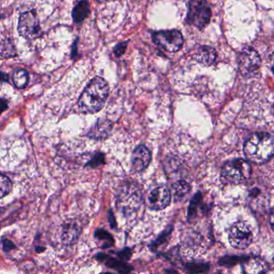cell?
<instances>
[{
	"label": "cell",
	"mask_w": 274,
	"mask_h": 274,
	"mask_svg": "<svg viewBox=\"0 0 274 274\" xmlns=\"http://www.w3.org/2000/svg\"><path fill=\"white\" fill-rule=\"evenodd\" d=\"M244 154L251 163L266 164L274 154V138L265 132L252 134L244 143Z\"/></svg>",
	"instance_id": "2"
},
{
	"label": "cell",
	"mask_w": 274,
	"mask_h": 274,
	"mask_svg": "<svg viewBox=\"0 0 274 274\" xmlns=\"http://www.w3.org/2000/svg\"><path fill=\"white\" fill-rule=\"evenodd\" d=\"M0 182H1V188H0V197L4 198L7 195L11 192L12 190V181L10 180L8 177L5 175H1L0 178Z\"/></svg>",
	"instance_id": "19"
},
{
	"label": "cell",
	"mask_w": 274,
	"mask_h": 274,
	"mask_svg": "<svg viewBox=\"0 0 274 274\" xmlns=\"http://www.w3.org/2000/svg\"><path fill=\"white\" fill-rule=\"evenodd\" d=\"M3 245H4V250L12 249L14 247L13 244L11 241H9V240H4L3 241Z\"/></svg>",
	"instance_id": "23"
},
{
	"label": "cell",
	"mask_w": 274,
	"mask_h": 274,
	"mask_svg": "<svg viewBox=\"0 0 274 274\" xmlns=\"http://www.w3.org/2000/svg\"><path fill=\"white\" fill-rule=\"evenodd\" d=\"M89 14V4L86 0H81L73 11V19L77 24L82 23Z\"/></svg>",
	"instance_id": "15"
},
{
	"label": "cell",
	"mask_w": 274,
	"mask_h": 274,
	"mask_svg": "<svg viewBox=\"0 0 274 274\" xmlns=\"http://www.w3.org/2000/svg\"><path fill=\"white\" fill-rule=\"evenodd\" d=\"M143 204L141 192L134 186L122 188L117 197V205L119 211L126 217L136 215Z\"/></svg>",
	"instance_id": "4"
},
{
	"label": "cell",
	"mask_w": 274,
	"mask_h": 274,
	"mask_svg": "<svg viewBox=\"0 0 274 274\" xmlns=\"http://www.w3.org/2000/svg\"><path fill=\"white\" fill-rule=\"evenodd\" d=\"M244 271L246 272H266V268L264 263L257 260H252V261L246 262L244 266Z\"/></svg>",
	"instance_id": "18"
},
{
	"label": "cell",
	"mask_w": 274,
	"mask_h": 274,
	"mask_svg": "<svg viewBox=\"0 0 274 274\" xmlns=\"http://www.w3.org/2000/svg\"><path fill=\"white\" fill-rule=\"evenodd\" d=\"M128 41L122 42V43H119L118 45L115 47V50H113V53L116 55L117 57H121L123 53H125V51L126 50V48H127Z\"/></svg>",
	"instance_id": "21"
},
{
	"label": "cell",
	"mask_w": 274,
	"mask_h": 274,
	"mask_svg": "<svg viewBox=\"0 0 274 274\" xmlns=\"http://www.w3.org/2000/svg\"><path fill=\"white\" fill-rule=\"evenodd\" d=\"M112 129L110 122L105 120L98 121V123L89 131V137L94 139H103L109 134Z\"/></svg>",
	"instance_id": "14"
},
{
	"label": "cell",
	"mask_w": 274,
	"mask_h": 274,
	"mask_svg": "<svg viewBox=\"0 0 274 274\" xmlns=\"http://www.w3.org/2000/svg\"><path fill=\"white\" fill-rule=\"evenodd\" d=\"M150 150L144 145H139L133 150L131 157V167L133 172H143L147 170L151 162Z\"/></svg>",
	"instance_id": "11"
},
{
	"label": "cell",
	"mask_w": 274,
	"mask_h": 274,
	"mask_svg": "<svg viewBox=\"0 0 274 274\" xmlns=\"http://www.w3.org/2000/svg\"><path fill=\"white\" fill-rule=\"evenodd\" d=\"M147 200L151 210H164L171 203V193L167 187L157 186L150 191Z\"/></svg>",
	"instance_id": "10"
},
{
	"label": "cell",
	"mask_w": 274,
	"mask_h": 274,
	"mask_svg": "<svg viewBox=\"0 0 274 274\" xmlns=\"http://www.w3.org/2000/svg\"><path fill=\"white\" fill-rule=\"evenodd\" d=\"M1 105H2L3 111L5 110V109L8 108V103H7L6 100L2 99V101H1Z\"/></svg>",
	"instance_id": "25"
},
{
	"label": "cell",
	"mask_w": 274,
	"mask_h": 274,
	"mask_svg": "<svg viewBox=\"0 0 274 274\" xmlns=\"http://www.w3.org/2000/svg\"><path fill=\"white\" fill-rule=\"evenodd\" d=\"M229 240L233 248L245 249L253 242L254 233L248 224L237 222L229 229Z\"/></svg>",
	"instance_id": "6"
},
{
	"label": "cell",
	"mask_w": 274,
	"mask_h": 274,
	"mask_svg": "<svg viewBox=\"0 0 274 274\" xmlns=\"http://www.w3.org/2000/svg\"><path fill=\"white\" fill-rule=\"evenodd\" d=\"M98 1L100 3H105L108 2V1H110V0H98Z\"/></svg>",
	"instance_id": "27"
},
{
	"label": "cell",
	"mask_w": 274,
	"mask_h": 274,
	"mask_svg": "<svg viewBox=\"0 0 274 274\" xmlns=\"http://www.w3.org/2000/svg\"><path fill=\"white\" fill-rule=\"evenodd\" d=\"M96 237L102 241H105V246H108V247L113 244V240L111 237V235L105 230H100V229L97 230Z\"/></svg>",
	"instance_id": "20"
},
{
	"label": "cell",
	"mask_w": 274,
	"mask_h": 274,
	"mask_svg": "<svg viewBox=\"0 0 274 274\" xmlns=\"http://www.w3.org/2000/svg\"><path fill=\"white\" fill-rule=\"evenodd\" d=\"M251 173V166L247 160L235 158L223 164L221 178L226 184H239L248 180Z\"/></svg>",
	"instance_id": "3"
},
{
	"label": "cell",
	"mask_w": 274,
	"mask_h": 274,
	"mask_svg": "<svg viewBox=\"0 0 274 274\" xmlns=\"http://www.w3.org/2000/svg\"><path fill=\"white\" fill-rule=\"evenodd\" d=\"M212 16L209 4L207 0H190L187 21L199 30L208 26Z\"/></svg>",
	"instance_id": "5"
},
{
	"label": "cell",
	"mask_w": 274,
	"mask_h": 274,
	"mask_svg": "<svg viewBox=\"0 0 274 274\" xmlns=\"http://www.w3.org/2000/svg\"><path fill=\"white\" fill-rule=\"evenodd\" d=\"M271 68H272V74L274 75V53H272V56H271Z\"/></svg>",
	"instance_id": "26"
},
{
	"label": "cell",
	"mask_w": 274,
	"mask_h": 274,
	"mask_svg": "<svg viewBox=\"0 0 274 274\" xmlns=\"http://www.w3.org/2000/svg\"><path fill=\"white\" fill-rule=\"evenodd\" d=\"M261 57L254 49L246 48L239 55L238 68L240 74L245 77L254 75L261 66Z\"/></svg>",
	"instance_id": "8"
},
{
	"label": "cell",
	"mask_w": 274,
	"mask_h": 274,
	"mask_svg": "<svg viewBox=\"0 0 274 274\" xmlns=\"http://www.w3.org/2000/svg\"><path fill=\"white\" fill-rule=\"evenodd\" d=\"M153 40L157 45L169 53L179 51L184 44V37L178 30L159 31L153 35Z\"/></svg>",
	"instance_id": "7"
},
{
	"label": "cell",
	"mask_w": 274,
	"mask_h": 274,
	"mask_svg": "<svg viewBox=\"0 0 274 274\" xmlns=\"http://www.w3.org/2000/svg\"><path fill=\"white\" fill-rule=\"evenodd\" d=\"M81 231V225L79 223H77V221L70 220V222H66L63 226L62 233H61L63 243L67 245L74 244L75 241H77Z\"/></svg>",
	"instance_id": "12"
},
{
	"label": "cell",
	"mask_w": 274,
	"mask_h": 274,
	"mask_svg": "<svg viewBox=\"0 0 274 274\" xmlns=\"http://www.w3.org/2000/svg\"><path fill=\"white\" fill-rule=\"evenodd\" d=\"M194 57L198 62L203 65H212L216 60V52L210 46H198L193 53Z\"/></svg>",
	"instance_id": "13"
},
{
	"label": "cell",
	"mask_w": 274,
	"mask_h": 274,
	"mask_svg": "<svg viewBox=\"0 0 274 274\" xmlns=\"http://www.w3.org/2000/svg\"><path fill=\"white\" fill-rule=\"evenodd\" d=\"M191 191V186L184 180L178 181L173 186V194L176 199H181L188 195Z\"/></svg>",
	"instance_id": "17"
},
{
	"label": "cell",
	"mask_w": 274,
	"mask_h": 274,
	"mask_svg": "<svg viewBox=\"0 0 274 274\" xmlns=\"http://www.w3.org/2000/svg\"><path fill=\"white\" fill-rule=\"evenodd\" d=\"M269 223H270L271 227L274 231V208L271 211L270 215H269Z\"/></svg>",
	"instance_id": "24"
},
{
	"label": "cell",
	"mask_w": 274,
	"mask_h": 274,
	"mask_svg": "<svg viewBox=\"0 0 274 274\" xmlns=\"http://www.w3.org/2000/svg\"><path fill=\"white\" fill-rule=\"evenodd\" d=\"M109 95V85L102 77H94L85 87L79 100L78 108L83 113H95L101 110Z\"/></svg>",
	"instance_id": "1"
},
{
	"label": "cell",
	"mask_w": 274,
	"mask_h": 274,
	"mask_svg": "<svg viewBox=\"0 0 274 274\" xmlns=\"http://www.w3.org/2000/svg\"><path fill=\"white\" fill-rule=\"evenodd\" d=\"M14 85L19 89L25 88L29 81V74L25 70H18L14 73L12 77Z\"/></svg>",
	"instance_id": "16"
},
{
	"label": "cell",
	"mask_w": 274,
	"mask_h": 274,
	"mask_svg": "<svg viewBox=\"0 0 274 274\" xmlns=\"http://www.w3.org/2000/svg\"><path fill=\"white\" fill-rule=\"evenodd\" d=\"M104 156L103 154H99L98 155L94 157V159L92 160L91 163H89V164H91V167H96V166L99 165V164H102L103 162Z\"/></svg>",
	"instance_id": "22"
},
{
	"label": "cell",
	"mask_w": 274,
	"mask_h": 274,
	"mask_svg": "<svg viewBox=\"0 0 274 274\" xmlns=\"http://www.w3.org/2000/svg\"><path fill=\"white\" fill-rule=\"evenodd\" d=\"M40 30V22L36 12L31 11L21 14L18 32L22 37L32 40L39 36Z\"/></svg>",
	"instance_id": "9"
}]
</instances>
